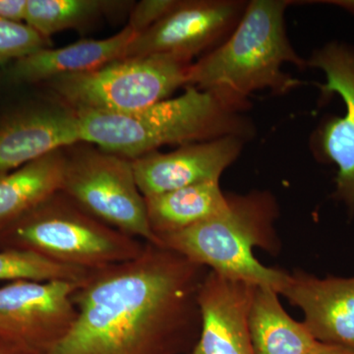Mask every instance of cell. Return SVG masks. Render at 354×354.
Instances as JSON below:
<instances>
[{
  "label": "cell",
  "instance_id": "obj_1",
  "mask_svg": "<svg viewBox=\"0 0 354 354\" xmlns=\"http://www.w3.org/2000/svg\"><path fill=\"white\" fill-rule=\"evenodd\" d=\"M209 270L146 243L135 259L94 270L72 295L76 319L48 354H174L201 330Z\"/></svg>",
  "mask_w": 354,
  "mask_h": 354
},
{
  "label": "cell",
  "instance_id": "obj_2",
  "mask_svg": "<svg viewBox=\"0 0 354 354\" xmlns=\"http://www.w3.org/2000/svg\"><path fill=\"white\" fill-rule=\"evenodd\" d=\"M246 109L216 93L186 86L179 97L132 113L73 111L84 143L133 160L165 145L230 136L248 141L255 127L244 116Z\"/></svg>",
  "mask_w": 354,
  "mask_h": 354
},
{
  "label": "cell",
  "instance_id": "obj_3",
  "mask_svg": "<svg viewBox=\"0 0 354 354\" xmlns=\"http://www.w3.org/2000/svg\"><path fill=\"white\" fill-rule=\"evenodd\" d=\"M290 0L247 2L241 21L228 38L191 64L188 85L209 91L249 108L248 97L259 91L283 95L300 85L283 71L286 64L307 68L288 39L286 11Z\"/></svg>",
  "mask_w": 354,
  "mask_h": 354
},
{
  "label": "cell",
  "instance_id": "obj_4",
  "mask_svg": "<svg viewBox=\"0 0 354 354\" xmlns=\"http://www.w3.org/2000/svg\"><path fill=\"white\" fill-rule=\"evenodd\" d=\"M227 198L223 213L180 232L160 235V246L225 278L279 293L288 272L266 267L254 255L255 248L272 255L281 251L276 197L267 190H253L245 194L230 193Z\"/></svg>",
  "mask_w": 354,
  "mask_h": 354
},
{
  "label": "cell",
  "instance_id": "obj_5",
  "mask_svg": "<svg viewBox=\"0 0 354 354\" xmlns=\"http://www.w3.org/2000/svg\"><path fill=\"white\" fill-rule=\"evenodd\" d=\"M145 245L91 216L62 191L0 230V249L28 251L86 271L135 259Z\"/></svg>",
  "mask_w": 354,
  "mask_h": 354
},
{
  "label": "cell",
  "instance_id": "obj_6",
  "mask_svg": "<svg viewBox=\"0 0 354 354\" xmlns=\"http://www.w3.org/2000/svg\"><path fill=\"white\" fill-rule=\"evenodd\" d=\"M191 64L165 55L125 57L44 83L60 104L72 111L132 113L169 99L177 88L186 87Z\"/></svg>",
  "mask_w": 354,
  "mask_h": 354
},
{
  "label": "cell",
  "instance_id": "obj_7",
  "mask_svg": "<svg viewBox=\"0 0 354 354\" xmlns=\"http://www.w3.org/2000/svg\"><path fill=\"white\" fill-rule=\"evenodd\" d=\"M64 156L62 193L109 227L160 245L149 223L132 160L84 142L65 148Z\"/></svg>",
  "mask_w": 354,
  "mask_h": 354
},
{
  "label": "cell",
  "instance_id": "obj_8",
  "mask_svg": "<svg viewBox=\"0 0 354 354\" xmlns=\"http://www.w3.org/2000/svg\"><path fill=\"white\" fill-rule=\"evenodd\" d=\"M307 68L321 70L325 82L316 83L321 101L337 95L344 102V115L324 120L312 137L316 157L337 167L332 198L354 216V46L333 41L316 48L306 59Z\"/></svg>",
  "mask_w": 354,
  "mask_h": 354
},
{
  "label": "cell",
  "instance_id": "obj_9",
  "mask_svg": "<svg viewBox=\"0 0 354 354\" xmlns=\"http://www.w3.org/2000/svg\"><path fill=\"white\" fill-rule=\"evenodd\" d=\"M80 285L16 281L0 286V339L28 354H48L75 321L72 295Z\"/></svg>",
  "mask_w": 354,
  "mask_h": 354
},
{
  "label": "cell",
  "instance_id": "obj_10",
  "mask_svg": "<svg viewBox=\"0 0 354 354\" xmlns=\"http://www.w3.org/2000/svg\"><path fill=\"white\" fill-rule=\"evenodd\" d=\"M246 6L239 0H179L160 22L136 37L125 57L165 55L192 62L228 38Z\"/></svg>",
  "mask_w": 354,
  "mask_h": 354
},
{
  "label": "cell",
  "instance_id": "obj_11",
  "mask_svg": "<svg viewBox=\"0 0 354 354\" xmlns=\"http://www.w3.org/2000/svg\"><path fill=\"white\" fill-rule=\"evenodd\" d=\"M245 142L239 137H223L135 158L132 167L140 192L149 197L205 181H220L241 156Z\"/></svg>",
  "mask_w": 354,
  "mask_h": 354
},
{
  "label": "cell",
  "instance_id": "obj_12",
  "mask_svg": "<svg viewBox=\"0 0 354 354\" xmlns=\"http://www.w3.org/2000/svg\"><path fill=\"white\" fill-rule=\"evenodd\" d=\"M279 295L301 310L317 341L354 351V276L319 278L297 270L288 272Z\"/></svg>",
  "mask_w": 354,
  "mask_h": 354
},
{
  "label": "cell",
  "instance_id": "obj_13",
  "mask_svg": "<svg viewBox=\"0 0 354 354\" xmlns=\"http://www.w3.org/2000/svg\"><path fill=\"white\" fill-rule=\"evenodd\" d=\"M255 288L209 271L198 297L201 330L189 354H255L249 330Z\"/></svg>",
  "mask_w": 354,
  "mask_h": 354
},
{
  "label": "cell",
  "instance_id": "obj_14",
  "mask_svg": "<svg viewBox=\"0 0 354 354\" xmlns=\"http://www.w3.org/2000/svg\"><path fill=\"white\" fill-rule=\"evenodd\" d=\"M81 142L76 114L62 104L15 114L0 123V174Z\"/></svg>",
  "mask_w": 354,
  "mask_h": 354
},
{
  "label": "cell",
  "instance_id": "obj_15",
  "mask_svg": "<svg viewBox=\"0 0 354 354\" xmlns=\"http://www.w3.org/2000/svg\"><path fill=\"white\" fill-rule=\"evenodd\" d=\"M138 36L129 26L111 38L83 39L60 48H44L13 62L9 76L14 82H46L55 77L83 73L124 58Z\"/></svg>",
  "mask_w": 354,
  "mask_h": 354
},
{
  "label": "cell",
  "instance_id": "obj_16",
  "mask_svg": "<svg viewBox=\"0 0 354 354\" xmlns=\"http://www.w3.org/2000/svg\"><path fill=\"white\" fill-rule=\"evenodd\" d=\"M279 295L265 286L254 290L249 330L255 354H316L324 344L288 315Z\"/></svg>",
  "mask_w": 354,
  "mask_h": 354
},
{
  "label": "cell",
  "instance_id": "obj_17",
  "mask_svg": "<svg viewBox=\"0 0 354 354\" xmlns=\"http://www.w3.org/2000/svg\"><path fill=\"white\" fill-rule=\"evenodd\" d=\"M64 149L0 174V230L62 190Z\"/></svg>",
  "mask_w": 354,
  "mask_h": 354
},
{
  "label": "cell",
  "instance_id": "obj_18",
  "mask_svg": "<svg viewBox=\"0 0 354 354\" xmlns=\"http://www.w3.org/2000/svg\"><path fill=\"white\" fill-rule=\"evenodd\" d=\"M144 198L151 230L158 239L220 215L228 206L220 181H205Z\"/></svg>",
  "mask_w": 354,
  "mask_h": 354
},
{
  "label": "cell",
  "instance_id": "obj_19",
  "mask_svg": "<svg viewBox=\"0 0 354 354\" xmlns=\"http://www.w3.org/2000/svg\"><path fill=\"white\" fill-rule=\"evenodd\" d=\"M129 2L109 0H28L24 23L44 38L88 27L104 15L118 12Z\"/></svg>",
  "mask_w": 354,
  "mask_h": 354
},
{
  "label": "cell",
  "instance_id": "obj_20",
  "mask_svg": "<svg viewBox=\"0 0 354 354\" xmlns=\"http://www.w3.org/2000/svg\"><path fill=\"white\" fill-rule=\"evenodd\" d=\"M90 271L58 264L38 254L0 249V281H62L82 283Z\"/></svg>",
  "mask_w": 354,
  "mask_h": 354
},
{
  "label": "cell",
  "instance_id": "obj_21",
  "mask_svg": "<svg viewBox=\"0 0 354 354\" xmlns=\"http://www.w3.org/2000/svg\"><path fill=\"white\" fill-rule=\"evenodd\" d=\"M51 46L50 39L41 36L25 23L0 19V65L15 62Z\"/></svg>",
  "mask_w": 354,
  "mask_h": 354
},
{
  "label": "cell",
  "instance_id": "obj_22",
  "mask_svg": "<svg viewBox=\"0 0 354 354\" xmlns=\"http://www.w3.org/2000/svg\"><path fill=\"white\" fill-rule=\"evenodd\" d=\"M178 2L179 0H142L133 4L127 26L137 34H142L165 18Z\"/></svg>",
  "mask_w": 354,
  "mask_h": 354
},
{
  "label": "cell",
  "instance_id": "obj_23",
  "mask_svg": "<svg viewBox=\"0 0 354 354\" xmlns=\"http://www.w3.org/2000/svg\"><path fill=\"white\" fill-rule=\"evenodd\" d=\"M28 0H0V19L23 23Z\"/></svg>",
  "mask_w": 354,
  "mask_h": 354
},
{
  "label": "cell",
  "instance_id": "obj_24",
  "mask_svg": "<svg viewBox=\"0 0 354 354\" xmlns=\"http://www.w3.org/2000/svg\"><path fill=\"white\" fill-rule=\"evenodd\" d=\"M310 3H322L339 7L354 16V0H320V1H310Z\"/></svg>",
  "mask_w": 354,
  "mask_h": 354
},
{
  "label": "cell",
  "instance_id": "obj_25",
  "mask_svg": "<svg viewBox=\"0 0 354 354\" xmlns=\"http://www.w3.org/2000/svg\"><path fill=\"white\" fill-rule=\"evenodd\" d=\"M316 354H354V351L339 348V346H329V344H324L322 348Z\"/></svg>",
  "mask_w": 354,
  "mask_h": 354
},
{
  "label": "cell",
  "instance_id": "obj_26",
  "mask_svg": "<svg viewBox=\"0 0 354 354\" xmlns=\"http://www.w3.org/2000/svg\"><path fill=\"white\" fill-rule=\"evenodd\" d=\"M0 354H28L22 349L0 339Z\"/></svg>",
  "mask_w": 354,
  "mask_h": 354
}]
</instances>
